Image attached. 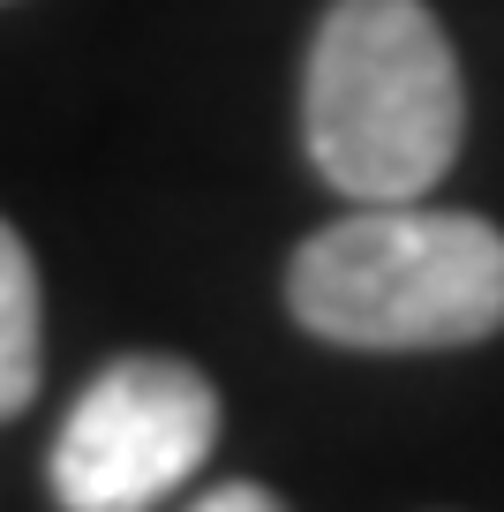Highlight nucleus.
<instances>
[{"label": "nucleus", "instance_id": "f257e3e1", "mask_svg": "<svg viewBox=\"0 0 504 512\" xmlns=\"http://www.w3.org/2000/svg\"><path fill=\"white\" fill-rule=\"evenodd\" d=\"M301 136L347 204H422L467 136L444 23L422 0H331L309 38Z\"/></svg>", "mask_w": 504, "mask_h": 512}, {"label": "nucleus", "instance_id": "f03ea898", "mask_svg": "<svg viewBox=\"0 0 504 512\" xmlns=\"http://www.w3.org/2000/svg\"><path fill=\"white\" fill-rule=\"evenodd\" d=\"M286 309L362 354L474 347L504 324V234L474 211L362 204L294 249Z\"/></svg>", "mask_w": 504, "mask_h": 512}, {"label": "nucleus", "instance_id": "7ed1b4c3", "mask_svg": "<svg viewBox=\"0 0 504 512\" xmlns=\"http://www.w3.org/2000/svg\"><path fill=\"white\" fill-rule=\"evenodd\" d=\"M219 445V392L174 354H128L83 384L53 437V497L68 512H151Z\"/></svg>", "mask_w": 504, "mask_h": 512}, {"label": "nucleus", "instance_id": "20e7f679", "mask_svg": "<svg viewBox=\"0 0 504 512\" xmlns=\"http://www.w3.org/2000/svg\"><path fill=\"white\" fill-rule=\"evenodd\" d=\"M38 324H46V309H38L31 249H23L16 226L0 219V422L23 415V407H31V392H38V362H46Z\"/></svg>", "mask_w": 504, "mask_h": 512}, {"label": "nucleus", "instance_id": "39448f33", "mask_svg": "<svg viewBox=\"0 0 504 512\" xmlns=\"http://www.w3.org/2000/svg\"><path fill=\"white\" fill-rule=\"evenodd\" d=\"M189 512H286L279 497L264 490V482H226V490H211V497H196Z\"/></svg>", "mask_w": 504, "mask_h": 512}]
</instances>
